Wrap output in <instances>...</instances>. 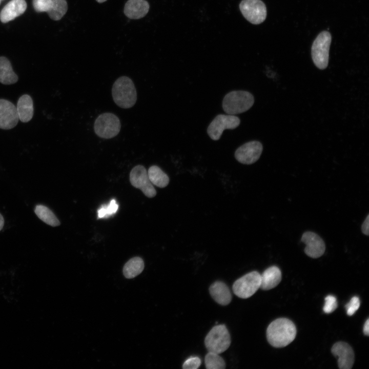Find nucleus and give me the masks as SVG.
Listing matches in <instances>:
<instances>
[{
	"instance_id": "obj_12",
	"label": "nucleus",
	"mask_w": 369,
	"mask_h": 369,
	"mask_svg": "<svg viewBox=\"0 0 369 369\" xmlns=\"http://www.w3.org/2000/svg\"><path fill=\"white\" fill-rule=\"evenodd\" d=\"M263 148L258 141H251L239 147L235 152L236 160L243 164L251 165L259 158Z\"/></svg>"
},
{
	"instance_id": "obj_15",
	"label": "nucleus",
	"mask_w": 369,
	"mask_h": 369,
	"mask_svg": "<svg viewBox=\"0 0 369 369\" xmlns=\"http://www.w3.org/2000/svg\"><path fill=\"white\" fill-rule=\"evenodd\" d=\"M332 354L338 357V365L340 369H351L354 363V353L352 347L344 342L335 343L331 348Z\"/></svg>"
},
{
	"instance_id": "obj_23",
	"label": "nucleus",
	"mask_w": 369,
	"mask_h": 369,
	"mask_svg": "<svg viewBox=\"0 0 369 369\" xmlns=\"http://www.w3.org/2000/svg\"><path fill=\"white\" fill-rule=\"evenodd\" d=\"M149 178L153 185L159 188H165L169 182V178L159 167L152 166L148 171Z\"/></svg>"
},
{
	"instance_id": "obj_2",
	"label": "nucleus",
	"mask_w": 369,
	"mask_h": 369,
	"mask_svg": "<svg viewBox=\"0 0 369 369\" xmlns=\"http://www.w3.org/2000/svg\"><path fill=\"white\" fill-rule=\"evenodd\" d=\"M112 95L114 102L123 109L132 107L137 100L135 85L130 78L125 76L115 81L112 88Z\"/></svg>"
},
{
	"instance_id": "obj_27",
	"label": "nucleus",
	"mask_w": 369,
	"mask_h": 369,
	"mask_svg": "<svg viewBox=\"0 0 369 369\" xmlns=\"http://www.w3.org/2000/svg\"><path fill=\"white\" fill-rule=\"evenodd\" d=\"M360 305L359 298L357 296H354L350 302L345 305L346 313L348 316L353 315L359 309Z\"/></svg>"
},
{
	"instance_id": "obj_25",
	"label": "nucleus",
	"mask_w": 369,
	"mask_h": 369,
	"mask_svg": "<svg viewBox=\"0 0 369 369\" xmlns=\"http://www.w3.org/2000/svg\"><path fill=\"white\" fill-rule=\"evenodd\" d=\"M204 363L208 369H224L225 363L224 359L216 353L209 352L205 356Z\"/></svg>"
},
{
	"instance_id": "obj_28",
	"label": "nucleus",
	"mask_w": 369,
	"mask_h": 369,
	"mask_svg": "<svg viewBox=\"0 0 369 369\" xmlns=\"http://www.w3.org/2000/svg\"><path fill=\"white\" fill-rule=\"evenodd\" d=\"M201 364V360L198 357H191L187 359L182 364L184 369H196Z\"/></svg>"
},
{
	"instance_id": "obj_16",
	"label": "nucleus",
	"mask_w": 369,
	"mask_h": 369,
	"mask_svg": "<svg viewBox=\"0 0 369 369\" xmlns=\"http://www.w3.org/2000/svg\"><path fill=\"white\" fill-rule=\"evenodd\" d=\"M26 8L25 0H11L2 10L0 19L4 23L12 20L22 14Z\"/></svg>"
},
{
	"instance_id": "obj_21",
	"label": "nucleus",
	"mask_w": 369,
	"mask_h": 369,
	"mask_svg": "<svg viewBox=\"0 0 369 369\" xmlns=\"http://www.w3.org/2000/svg\"><path fill=\"white\" fill-rule=\"evenodd\" d=\"M18 79L10 61L4 56L0 57V83L4 85H11L16 83Z\"/></svg>"
},
{
	"instance_id": "obj_24",
	"label": "nucleus",
	"mask_w": 369,
	"mask_h": 369,
	"mask_svg": "<svg viewBox=\"0 0 369 369\" xmlns=\"http://www.w3.org/2000/svg\"><path fill=\"white\" fill-rule=\"evenodd\" d=\"M34 212L37 216L43 222L52 227L60 225V222L53 212L46 206L42 204L36 205Z\"/></svg>"
},
{
	"instance_id": "obj_11",
	"label": "nucleus",
	"mask_w": 369,
	"mask_h": 369,
	"mask_svg": "<svg viewBox=\"0 0 369 369\" xmlns=\"http://www.w3.org/2000/svg\"><path fill=\"white\" fill-rule=\"evenodd\" d=\"M37 12H46L53 20H58L66 14L68 5L66 0H33Z\"/></svg>"
},
{
	"instance_id": "obj_6",
	"label": "nucleus",
	"mask_w": 369,
	"mask_h": 369,
	"mask_svg": "<svg viewBox=\"0 0 369 369\" xmlns=\"http://www.w3.org/2000/svg\"><path fill=\"white\" fill-rule=\"evenodd\" d=\"M121 128L119 118L112 113L106 112L99 115L95 119L94 130L99 137L110 139L116 136Z\"/></svg>"
},
{
	"instance_id": "obj_1",
	"label": "nucleus",
	"mask_w": 369,
	"mask_h": 369,
	"mask_svg": "<svg viewBox=\"0 0 369 369\" xmlns=\"http://www.w3.org/2000/svg\"><path fill=\"white\" fill-rule=\"evenodd\" d=\"M296 328L290 320L278 318L272 321L266 330L269 343L275 347H283L291 343L295 338Z\"/></svg>"
},
{
	"instance_id": "obj_19",
	"label": "nucleus",
	"mask_w": 369,
	"mask_h": 369,
	"mask_svg": "<svg viewBox=\"0 0 369 369\" xmlns=\"http://www.w3.org/2000/svg\"><path fill=\"white\" fill-rule=\"evenodd\" d=\"M260 276V288L263 290H269L274 288L281 280V271L276 266L268 268Z\"/></svg>"
},
{
	"instance_id": "obj_31",
	"label": "nucleus",
	"mask_w": 369,
	"mask_h": 369,
	"mask_svg": "<svg viewBox=\"0 0 369 369\" xmlns=\"http://www.w3.org/2000/svg\"><path fill=\"white\" fill-rule=\"evenodd\" d=\"M363 332L364 335L368 336L369 335V319H367L365 321L363 329Z\"/></svg>"
},
{
	"instance_id": "obj_29",
	"label": "nucleus",
	"mask_w": 369,
	"mask_h": 369,
	"mask_svg": "<svg viewBox=\"0 0 369 369\" xmlns=\"http://www.w3.org/2000/svg\"><path fill=\"white\" fill-rule=\"evenodd\" d=\"M106 211V217L110 216L116 213L118 208V206L115 199H112L109 205L104 207Z\"/></svg>"
},
{
	"instance_id": "obj_3",
	"label": "nucleus",
	"mask_w": 369,
	"mask_h": 369,
	"mask_svg": "<svg viewBox=\"0 0 369 369\" xmlns=\"http://www.w3.org/2000/svg\"><path fill=\"white\" fill-rule=\"evenodd\" d=\"M254 98L245 91H233L227 94L222 101L224 111L230 115H235L248 111L253 106Z\"/></svg>"
},
{
	"instance_id": "obj_33",
	"label": "nucleus",
	"mask_w": 369,
	"mask_h": 369,
	"mask_svg": "<svg viewBox=\"0 0 369 369\" xmlns=\"http://www.w3.org/2000/svg\"><path fill=\"white\" fill-rule=\"evenodd\" d=\"M99 3H102L106 2L107 0H96Z\"/></svg>"
},
{
	"instance_id": "obj_5",
	"label": "nucleus",
	"mask_w": 369,
	"mask_h": 369,
	"mask_svg": "<svg viewBox=\"0 0 369 369\" xmlns=\"http://www.w3.org/2000/svg\"><path fill=\"white\" fill-rule=\"evenodd\" d=\"M331 41V34L328 31H323L318 35L312 44V59L315 65L320 69H324L327 66Z\"/></svg>"
},
{
	"instance_id": "obj_13",
	"label": "nucleus",
	"mask_w": 369,
	"mask_h": 369,
	"mask_svg": "<svg viewBox=\"0 0 369 369\" xmlns=\"http://www.w3.org/2000/svg\"><path fill=\"white\" fill-rule=\"evenodd\" d=\"M301 240L306 245L304 252L307 256L317 258L324 254L325 250L324 242L315 233L305 232L302 234Z\"/></svg>"
},
{
	"instance_id": "obj_10",
	"label": "nucleus",
	"mask_w": 369,
	"mask_h": 369,
	"mask_svg": "<svg viewBox=\"0 0 369 369\" xmlns=\"http://www.w3.org/2000/svg\"><path fill=\"white\" fill-rule=\"evenodd\" d=\"M130 181L131 184L140 189L149 198H152L156 195V191L151 182L146 168L142 165L134 167L130 173Z\"/></svg>"
},
{
	"instance_id": "obj_14",
	"label": "nucleus",
	"mask_w": 369,
	"mask_h": 369,
	"mask_svg": "<svg viewBox=\"0 0 369 369\" xmlns=\"http://www.w3.org/2000/svg\"><path fill=\"white\" fill-rule=\"evenodd\" d=\"M18 120L16 107L8 100L0 99V129H11Z\"/></svg>"
},
{
	"instance_id": "obj_32",
	"label": "nucleus",
	"mask_w": 369,
	"mask_h": 369,
	"mask_svg": "<svg viewBox=\"0 0 369 369\" xmlns=\"http://www.w3.org/2000/svg\"><path fill=\"white\" fill-rule=\"evenodd\" d=\"M4 224V219L3 216L0 213V231L3 229Z\"/></svg>"
},
{
	"instance_id": "obj_4",
	"label": "nucleus",
	"mask_w": 369,
	"mask_h": 369,
	"mask_svg": "<svg viewBox=\"0 0 369 369\" xmlns=\"http://www.w3.org/2000/svg\"><path fill=\"white\" fill-rule=\"evenodd\" d=\"M208 352L221 354L225 351L231 344L230 335L224 324L214 326L208 333L204 339Z\"/></svg>"
},
{
	"instance_id": "obj_17",
	"label": "nucleus",
	"mask_w": 369,
	"mask_h": 369,
	"mask_svg": "<svg viewBox=\"0 0 369 369\" xmlns=\"http://www.w3.org/2000/svg\"><path fill=\"white\" fill-rule=\"evenodd\" d=\"M150 6L146 0H128L124 7V12L131 19L144 17L148 12Z\"/></svg>"
},
{
	"instance_id": "obj_22",
	"label": "nucleus",
	"mask_w": 369,
	"mask_h": 369,
	"mask_svg": "<svg viewBox=\"0 0 369 369\" xmlns=\"http://www.w3.org/2000/svg\"><path fill=\"white\" fill-rule=\"evenodd\" d=\"M144 269V262L142 258L135 257L130 259L125 264L123 274L127 278H133L140 274Z\"/></svg>"
},
{
	"instance_id": "obj_26",
	"label": "nucleus",
	"mask_w": 369,
	"mask_h": 369,
	"mask_svg": "<svg viewBox=\"0 0 369 369\" xmlns=\"http://www.w3.org/2000/svg\"><path fill=\"white\" fill-rule=\"evenodd\" d=\"M337 307L336 298L333 295H328L325 298V304L323 311L326 314L332 313Z\"/></svg>"
},
{
	"instance_id": "obj_9",
	"label": "nucleus",
	"mask_w": 369,
	"mask_h": 369,
	"mask_svg": "<svg viewBox=\"0 0 369 369\" xmlns=\"http://www.w3.org/2000/svg\"><path fill=\"white\" fill-rule=\"evenodd\" d=\"M240 122V119L234 115L219 114L209 125L207 132L212 139L217 140L224 130L234 129L239 126Z\"/></svg>"
},
{
	"instance_id": "obj_18",
	"label": "nucleus",
	"mask_w": 369,
	"mask_h": 369,
	"mask_svg": "<svg viewBox=\"0 0 369 369\" xmlns=\"http://www.w3.org/2000/svg\"><path fill=\"white\" fill-rule=\"evenodd\" d=\"M209 292L213 299L219 304L226 305L231 301L230 290L222 281H217L213 283L210 286Z\"/></svg>"
},
{
	"instance_id": "obj_34",
	"label": "nucleus",
	"mask_w": 369,
	"mask_h": 369,
	"mask_svg": "<svg viewBox=\"0 0 369 369\" xmlns=\"http://www.w3.org/2000/svg\"><path fill=\"white\" fill-rule=\"evenodd\" d=\"M0 3H1V0H0Z\"/></svg>"
},
{
	"instance_id": "obj_20",
	"label": "nucleus",
	"mask_w": 369,
	"mask_h": 369,
	"mask_svg": "<svg viewBox=\"0 0 369 369\" xmlns=\"http://www.w3.org/2000/svg\"><path fill=\"white\" fill-rule=\"evenodd\" d=\"M16 109L19 120L23 122L29 121L33 116V103L31 97L28 94L21 96L17 101Z\"/></svg>"
},
{
	"instance_id": "obj_30",
	"label": "nucleus",
	"mask_w": 369,
	"mask_h": 369,
	"mask_svg": "<svg viewBox=\"0 0 369 369\" xmlns=\"http://www.w3.org/2000/svg\"><path fill=\"white\" fill-rule=\"evenodd\" d=\"M361 231L365 235H369V215L368 214L361 225Z\"/></svg>"
},
{
	"instance_id": "obj_7",
	"label": "nucleus",
	"mask_w": 369,
	"mask_h": 369,
	"mask_svg": "<svg viewBox=\"0 0 369 369\" xmlns=\"http://www.w3.org/2000/svg\"><path fill=\"white\" fill-rule=\"evenodd\" d=\"M260 274L257 271H252L236 280L232 289L237 296L246 299L256 293L260 288Z\"/></svg>"
},
{
	"instance_id": "obj_8",
	"label": "nucleus",
	"mask_w": 369,
	"mask_h": 369,
	"mask_svg": "<svg viewBox=\"0 0 369 369\" xmlns=\"http://www.w3.org/2000/svg\"><path fill=\"white\" fill-rule=\"evenodd\" d=\"M239 9L244 17L254 25L262 23L266 17V8L261 0H242Z\"/></svg>"
}]
</instances>
